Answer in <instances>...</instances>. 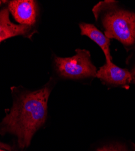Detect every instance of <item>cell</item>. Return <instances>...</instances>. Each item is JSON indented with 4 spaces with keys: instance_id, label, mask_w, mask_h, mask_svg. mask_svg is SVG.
Returning <instances> with one entry per match:
<instances>
[{
    "instance_id": "obj_1",
    "label": "cell",
    "mask_w": 135,
    "mask_h": 151,
    "mask_svg": "<svg viewBox=\"0 0 135 151\" xmlns=\"http://www.w3.org/2000/svg\"><path fill=\"white\" fill-rule=\"evenodd\" d=\"M51 91L46 86L22 94L1 122L0 133L13 134L21 148L28 147L34 134L46 122Z\"/></svg>"
},
{
    "instance_id": "obj_2",
    "label": "cell",
    "mask_w": 135,
    "mask_h": 151,
    "mask_svg": "<svg viewBox=\"0 0 135 151\" xmlns=\"http://www.w3.org/2000/svg\"><path fill=\"white\" fill-rule=\"evenodd\" d=\"M93 12L104 35L116 39L128 51L135 45V12L118 5L115 1H101Z\"/></svg>"
},
{
    "instance_id": "obj_3",
    "label": "cell",
    "mask_w": 135,
    "mask_h": 151,
    "mask_svg": "<svg viewBox=\"0 0 135 151\" xmlns=\"http://www.w3.org/2000/svg\"><path fill=\"white\" fill-rule=\"evenodd\" d=\"M76 54L69 58L55 56V65L58 74L70 79L96 78L97 68L93 64L90 52L77 49Z\"/></svg>"
},
{
    "instance_id": "obj_4",
    "label": "cell",
    "mask_w": 135,
    "mask_h": 151,
    "mask_svg": "<svg viewBox=\"0 0 135 151\" xmlns=\"http://www.w3.org/2000/svg\"><path fill=\"white\" fill-rule=\"evenodd\" d=\"M96 78L104 83L113 86H121L126 88L132 82L133 79L130 71L119 67L113 62L105 63L97 71Z\"/></svg>"
},
{
    "instance_id": "obj_5",
    "label": "cell",
    "mask_w": 135,
    "mask_h": 151,
    "mask_svg": "<svg viewBox=\"0 0 135 151\" xmlns=\"http://www.w3.org/2000/svg\"><path fill=\"white\" fill-rule=\"evenodd\" d=\"M8 9L15 20L21 25L32 26L35 23L37 7L32 0H14L9 3Z\"/></svg>"
},
{
    "instance_id": "obj_6",
    "label": "cell",
    "mask_w": 135,
    "mask_h": 151,
    "mask_svg": "<svg viewBox=\"0 0 135 151\" xmlns=\"http://www.w3.org/2000/svg\"><path fill=\"white\" fill-rule=\"evenodd\" d=\"M30 29L29 26L12 22L9 19L8 8L0 10V43L10 37L25 35Z\"/></svg>"
},
{
    "instance_id": "obj_7",
    "label": "cell",
    "mask_w": 135,
    "mask_h": 151,
    "mask_svg": "<svg viewBox=\"0 0 135 151\" xmlns=\"http://www.w3.org/2000/svg\"><path fill=\"white\" fill-rule=\"evenodd\" d=\"M79 27L82 35L88 36L101 48L106 58V63L112 62V56L109 48L110 40L94 24L82 22L79 24Z\"/></svg>"
},
{
    "instance_id": "obj_8",
    "label": "cell",
    "mask_w": 135,
    "mask_h": 151,
    "mask_svg": "<svg viewBox=\"0 0 135 151\" xmlns=\"http://www.w3.org/2000/svg\"><path fill=\"white\" fill-rule=\"evenodd\" d=\"M96 151H135V144L133 143H131L129 145L120 143L109 144L98 148Z\"/></svg>"
},
{
    "instance_id": "obj_9",
    "label": "cell",
    "mask_w": 135,
    "mask_h": 151,
    "mask_svg": "<svg viewBox=\"0 0 135 151\" xmlns=\"http://www.w3.org/2000/svg\"><path fill=\"white\" fill-rule=\"evenodd\" d=\"M0 149H6V150H10V147L9 146H8L7 145L4 144L0 142Z\"/></svg>"
},
{
    "instance_id": "obj_10",
    "label": "cell",
    "mask_w": 135,
    "mask_h": 151,
    "mask_svg": "<svg viewBox=\"0 0 135 151\" xmlns=\"http://www.w3.org/2000/svg\"><path fill=\"white\" fill-rule=\"evenodd\" d=\"M131 74V76H132V79H133V81L132 82L133 83H135V67L133 68L131 71H130Z\"/></svg>"
},
{
    "instance_id": "obj_11",
    "label": "cell",
    "mask_w": 135,
    "mask_h": 151,
    "mask_svg": "<svg viewBox=\"0 0 135 151\" xmlns=\"http://www.w3.org/2000/svg\"><path fill=\"white\" fill-rule=\"evenodd\" d=\"M0 151H6V149H0Z\"/></svg>"
}]
</instances>
